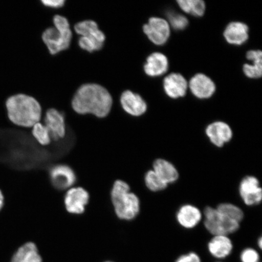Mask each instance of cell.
Instances as JSON below:
<instances>
[{
    "instance_id": "obj_10",
    "label": "cell",
    "mask_w": 262,
    "mask_h": 262,
    "mask_svg": "<svg viewBox=\"0 0 262 262\" xmlns=\"http://www.w3.org/2000/svg\"><path fill=\"white\" fill-rule=\"evenodd\" d=\"M119 104L124 112L133 117L142 116L147 108L146 101L140 95L128 90L121 93Z\"/></svg>"
},
{
    "instance_id": "obj_7",
    "label": "cell",
    "mask_w": 262,
    "mask_h": 262,
    "mask_svg": "<svg viewBox=\"0 0 262 262\" xmlns=\"http://www.w3.org/2000/svg\"><path fill=\"white\" fill-rule=\"evenodd\" d=\"M41 121L50 133L52 141L58 142L65 138L67 127L63 112L55 108H48L42 112Z\"/></svg>"
},
{
    "instance_id": "obj_13",
    "label": "cell",
    "mask_w": 262,
    "mask_h": 262,
    "mask_svg": "<svg viewBox=\"0 0 262 262\" xmlns=\"http://www.w3.org/2000/svg\"><path fill=\"white\" fill-rule=\"evenodd\" d=\"M205 132L213 145L218 147L224 146L233 136L231 127L224 122H215L209 124Z\"/></svg>"
},
{
    "instance_id": "obj_23",
    "label": "cell",
    "mask_w": 262,
    "mask_h": 262,
    "mask_svg": "<svg viewBox=\"0 0 262 262\" xmlns=\"http://www.w3.org/2000/svg\"><path fill=\"white\" fill-rule=\"evenodd\" d=\"M31 133L33 139L41 146H49L52 142L50 133L41 122L35 124L32 127Z\"/></svg>"
},
{
    "instance_id": "obj_8",
    "label": "cell",
    "mask_w": 262,
    "mask_h": 262,
    "mask_svg": "<svg viewBox=\"0 0 262 262\" xmlns=\"http://www.w3.org/2000/svg\"><path fill=\"white\" fill-rule=\"evenodd\" d=\"M90 199L89 192L81 186H74L69 189L63 198L65 210L72 215H82L86 211Z\"/></svg>"
},
{
    "instance_id": "obj_32",
    "label": "cell",
    "mask_w": 262,
    "mask_h": 262,
    "mask_svg": "<svg viewBox=\"0 0 262 262\" xmlns=\"http://www.w3.org/2000/svg\"><path fill=\"white\" fill-rule=\"evenodd\" d=\"M247 58L253 63H262V52L260 50L249 51L247 53Z\"/></svg>"
},
{
    "instance_id": "obj_19",
    "label": "cell",
    "mask_w": 262,
    "mask_h": 262,
    "mask_svg": "<svg viewBox=\"0 0 262 262\" xmlns=\"http://www.w3.org/2000/svg\"><path fill=\"white\" fill-rule=\"evenodd\" d=\"M37 246L33 242L22 244L13 253L10 262H42Z\"/></svg>"
},
{
    "instance_id": "obj_26",
    "label": "cell",
    "mask_w": 262,
    "mask_h": 262,
    "mask_svg": "<svg viewBox=\"0 0 262 262\" xmlns=\"http://www.w3.org/2000/svg\"><path fill=\"white\" fill-rule=\"evenodd\" d=\"M145 182L146 187L153 192L163 191L168 186L152 169L146 172Z\"/></svg>"
},
{
    "instance_id": "obj_30",
    "label": "cell",
    "mask_w": 262,
    "mask_h": 262,
    "mask_svg": "<svg viewBox=\"0 0 262 262\" xmlns=\"http://www.w3.org/2000/svg\"><path fill=\"white\" fill-rule=\"evenodd\" d=\"M67 0H40V2L44 7L48 9L58 11L64 7Z\"/></svg>"
},
{
    "instance_id": "obj_2",
    "label": "cell",
    "mask_w": 262,
    "mask_h": 262,
    "mask_svg": "<svg viewBox=\"0 0 262 262\" xmlns=\"http://www.w3.org/2000/svg\"><path fill=\"white\" fill-rule=\"evenodd\" d=\"M6 108L8 119L16 126L31 129L41 121L42 110L40 103L28 95L18 94L9 97L6 101Z\"/></svg>"
},
{
    "instance_id": "obj_16",
    "label": "cell",
    "mask_w": 262,
    "mask_h": 262,
    "mask_svg": "<svg viewBox=\"0 0 262 262\" xmlns=\"http://www.w3.org/2000/svg\"><path fill=\"white\" fill-rule=\"evenodd\" d=\"M224 36L228 43L233 45H242L248 40L249 28L242 22H231L225 28Z\"/></svg>"
},
{
    "instance_id": "obj_31",
    "label": "cell",
    "mask_w": 262,
    "mask_h": 262,
    "mask_svg": "<svg viewBox=\"0 0 262 262\" xmlns=\"http://www.w3.org/2000/svg\"><path fill=\"white\" fill-rule=\"evenodd\" d=\"M176 262H202L199 255L195 253H189L180 256Z\"/></svg>"
},
{
    "instance_id": "obj_24",
    "label": "cell",
    "mask_w": 262,
    "mask_h": 262,
    "mask_svg": "<svg viewBox=\"0 0 262 262\" xmlns=\"http://www.w3.org/2000/svg\"><path fill=\"white\" fill-rule=\"evenodd\" d=\"M216 209L225 217L238 224H240L244 219L243 211L236 205L231 204H222L219 205Z\"/></svg>"
},
{
    "instance_id": "obj_33",
    "label": "cell",
    "mask_w": 262,
    "mask_h": 262,
    "mask_svg": "<svg viewBox=\"0 0 262 262\" xmlns=\"http://www.w3.org/2000/svg\"><path fill=\"white\" fill-rule=\"evenodd\" d=\"M5 204V198L4 195H3V192L0 189V211H2L3 206H4Z\"/></svg>"
},
{
    "instance_id": "obj_21",
    "label": "cell",
    "mask_w": 262,
    "mask_h": 262,
    "mask_svg": "<svg viewBox=\"0 0 262 262\" xmlns=\"http://www.w3.org/2000/svg\"><path fill=\"white\" fill-rule=\"evenodd\" d=\"M153 171L167 185L173 183L178 180L179 174L178 169L171 162L165 159H159L153 164Z\"/></svg>"
},
{
    "instance_id": "obj_3",
    "label": "cell",
    "mask_w": 262,
    "mask_h": 262,
    "mask_svg": "<svg viewBox=\"0 0 262 262\" xmlns=\"http://www.w3.org/2000/svg\"><path fill=\"white\" fill-rule=\"evenodd\" d=\"M111 204L115 214L120 220L130 221L135 219L140 211V201L130 186L122 180H116L110 192Z\"/></svg>"
},
{
    "instance_id": "obj_34",
    "label": "cell",
    "mask_w": 262,
    "mask_h": 262,
    "mask_svg": "<svg viewBox=\"0 0 262 262\" xmlns=\"http://www.w3.org/2000/svg\"><path fill=\"white\" fill-rule=\"evenodd\" d=\"M258 247L261 249L262 247V239L260 237L259 240L258 241Z\"/></svg>"
},
{
    "instance_id": "obj_11",
    "label": "cell",
    "mask_w": 262,
    "mask_h": 262,
    "mask_svg": "<svg viewBox=\"0 0 262 262\" xmlns=\"http://www.w3.org/2000/svg\"><path fill=\"white\" fill-rule=\"evenodd\" d=\"M239 193L245 205L254 206L260 204L262 189L259 181L255 177L247 176L242 180Z\"/></svg>"
},
{
    "instance_id": "obj_15",
    "label": "cell",
    "mask_w": 262,
    "mask_h": 262,
    "mask_svg": "<svg viewBox=\"0 0 262 262\" xmlns=\"http://www.w3.org/2000/svg\"><path fill=\"white\" fill-rule=\"evenodd\" d=\"M168 58L160 52H154L149 55L143 67L145 73L151 77L161 76L168 71Z\"/></svg>"
},
{
    "instance_id": "obj_5",
    "label": "cell",
    "mask_w": 262,
    "mask_h": 262,
    "mask_svg": "<svg viewBox=\"0 0 262 262\" xmlns=\"http://www.w3.org/2000/svg\"><path fill=\"white\" fill-rule=\"evenodd\" d=\"M205 227L213 235H228L236 232L240 224L230 220L217 209L208 206L204 210Z\"/></svg>"
},
{
    "instance_id": "obj_29",
    "label": "cell",
    "mask_w": 262,
    "mask_h": 262,
    "mask_svg": "<svg viewBox=\"0 0 262 262\" xmlns=\"http://www.w3.org/2000/svg\"><path fill=\"white\" fill-rule=\"evenodd\" d=\"M242 262H259L260 255L253 248H247L241 254Z\"/></svg>"
},
{
    "instance_id": "obj_35",
    "label": "cell",
    "mask_w": 262,
    "mask_h": 262,
    "mask_svg": "<svg viewBox=\"0 0 262 262\" xmlns=\"http://www.w3.org/2000/svg\"><path fill=\"white\" fill-rule=\"evenodd\" d=\"M106 262H113V261H106Z\"/></svg>"
},
{
    "instance_id": "obj_22",
    "label": "cell",
    "mask_w": 262,
    "mask_h": 262,
    "mask_svg": "<svg viewBox=\"0 0 262 262\" xmlns=\"http://www.w3.org/2000/svg\"><path fill=\"white\" fill-rule=\"evenodd\" d=\"M179 7L183 11L195 16L205 14L206 5L202 0H178Z\"/></svg>"
},
{
    "instance_id": "obj_18",
    "label": "cell",
    "mask_w": 262,
    "mask_h": 262,
    "mask_svg": "<svg viewBox=\"0 0 262 262\" xmlns=\"http://www.w3.org/2000/svg\"><path fill=\"white\" fill-rule=\"evenodd\" d=\"M177 221L182 227L194 228L202 219V213L198 208L192 205H185L177 213Z\"/></svg>"
},
{
    "instance_id": "obj_27",
    "label": "cell",
    "mask_w": 262,
    "mask_h": 262,
    "mask_svg": "<svg viewBox=\"0 0 262 262\" xmlns=\"http://www.w3.org/2000/svg\"><path fill=\"white\" fill-rule=\"evenodd\" d=\"M169 24L176 30H183L189 25L185 16L178 14H171L169 16Z\"/></svg>"
},
{
    "instance_id": "obj_14",
    "label": "cell",
    "mask_w": 262,
    "mask_h": 262,
    "mask_svg": "<svg viewBox=\"0 0 262 262\" xmlns=\"http://www.w3.org/2000/svg\"><path fill=\"white\" fill-rule=\"evenodd\" d=\"M163 85L167 96L173 99L184 97L188 88L187 80L179 73L169 74L164 78Z\"/></svg>"
},
{
    "instance_id": "obj_1",
    "label": "cell",
    "mask_w": 262,
    "mask_h": 262,
    "mask_svg": "<svg viewBox=\"0 0 262 262\" xmlns=\"http://www.w3.org/2000/svg\"><path fill=\"white\" fill-rule=\"evenodd\" d=\"M113 98L105 88L97 83H85L75 91L71 106L79 115H92L104 119L110 114Z\"/></svg>"
},
{
    "instance_id": "obj_6",
    "label": "cell",
    "mask_w": 262,
    "mask_h": 262,
    "mask_svg": "<svg viewBox=\"0 0 262 262\" xmlns=\"http://www.w3.org/2000/svg\"><path fill=\"white\" fill-rule=\"evenodd\" d=\"M48 178L52 187L60 192L73 188L77 182L76 173L67 164L59 163L49 167Z\"/></svg>"
},
{
    "instance_id": "obj_12",
    "label": "cell",
    "mask_w": 262,
    "mask_h": 262,
    "mask_svg": "<svg viewBox=\"0 0 262 262\" xmlns=\"http://www.w3.org/2000/svg\"><path fill=\"white\" fill-rule=\"evenodd\" d=\"M188 86L192 94L199 99H206L214 94L215 84L210 78L204 74H196L190 80Z\"/></svg>"
},
{
    "instance_id": "obj_28",
    "label": "cell",
    "mask_w": 262,
    "mask_h": 262,
    "mask_svg": "<svg viewBox=\"0 0 262 262\" xmlns=\"http://www.w3.org/2000/svg\"><path fill=\"white\" fill-rule=\"evenodd\" d=\"M245 64L243 71L246 76L250 78H259L262 74V63Z\"/></svg>"
},
{
    "instance_id": "obj_9",
    "label": "cell",
    "mask_w": 262,
    "mask_h": 262,
    "mask_svg": "<svg viewBox=\"0 0 262 262\" xmlns=\"http://www.w3.org/2000/svg\"><path fill=\"white\" fill-rule=\"evenodd\" d=\"M143 31L154 44L158 46L165 45L171 34L169 23L159 17H152L143 26Z\"/></svg>"
},
{
    "instance_id": "obj_25",
    "label": "cell",
    "mask_w": 262,
    "mask_h": 262,
    "mask_svg": "<svg viewBox=\"0 0 262 262\" xmlns=\"http://www.w3.org/2000/svg\"><path fill=\"white\" fill-rule=\"evenodd\" d=\"M77 44L81 50L91 54L101 50L104 43L98 42L96 39L90 36L80 37L77 35Z\"/></svg>"
},
{
    "instance_id": "obj_36",
    "label": "cell",
    "mask_w": 262,
    "mask_h": 262,
    "mask_svg": "<svg viewBox=\"0 0 262 262\" xmlns=\"http://www.w3.org/2000/svg\"><path fill=\"white\" fill-rule=\"evenodd\" d=\"M219 262H220V261H219Z\"/></svg>"
},
{
    "instance_id": "obj_4",
    "label": "cell",
    "mask_w": 262,
    "mask_h": 262,
    "mask_svg": "<svg viewBox=\"0 0 262 262\" xmlns=\"http://www.w3.org/2000/svg\"><path fill=\"white\" fill-rule=\"evenodd\" d=\"M52 24L42 32L41 40L49 53L55 55L70 48L74 32L68 19L57 12L52 18Z\"/></svg>"
},
{
    "instance_id": "obj_17",
    "label": "cell",
    "mask_w": 262,
    "mask_h": 262,
    "mask_svg": "<svg viewBox=\"0 0 262 262\" xmlns=\"http://www.w3.org/2000/svg\"><path fill=\"white\" fill-rule=\"evenodd\" d=\"M208 248L212 257L224 259L231 254L233 245L228 235H214L209 241Z\"/></svg>"
},
{
    "instance_id": "obj_20",
    "label": "cell",
    "mask_w": 262,
    "mask_h": 262,
    "mask_svg": "<svg viewBox=\"0 0 262 262\" xmlns=\"http://www.w3.org/2000/svg\"><path fill=\"white\" fill-rule=\"evenodd\" d=\"M71 28L74 34L77 36H90L101 43H104L106 41L105 34L100 30L97 23L92 19L78 22Z\"/></svg>"
}]
</instances>
